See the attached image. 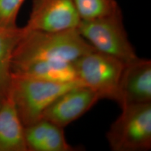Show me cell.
<instances>
[{
  "label": "cell",
  "instance_id": "obj_15",
  "mask_svg": "<svg viewBox=\"0 0 151 151\" xmlns=\"http://www.w3.org/2000/svg\"><path fill=\"white\" fill-rule=\"evenodd\" d=\"M2 101H3V99H1V98H0V105L1 104V102H2Z\"/></svg>",
  "mask_w": 151,
  "mask_h": 151
},
{
  "label": "cell",
  "instance_id": "obj_7",
  "mask_svg": "<svg viewBox=\"0 0 151 151\" xmlns=\"http://www.w3.org/2000/svg\"><path fill=\"white\" fill-rule=\"evenodd\" d=\"M100 99L97 92L83 84L62 93L43 111L41 118L65 128L83 116Z\"/></svg>",
  "mask_w": 151,
  "mask_h": 151
},
{
  "label": "cell",
  "instance_id": "obj_1",
  "mask_svg": "<svg viewBox=\"0 0 151 151\" xmlns=\"http://www.w3.org/2000/svg\"><path fill=\"white\" fill-rule=\"evenodd\" d=\"M24 29V35L13 52L11 72L39 61L73 62L95 50L77 28L55 32Z\"/></svg>",
  "mask_w": 151,
  "mask_h": 151
},
{
  "label": "cell",
  "instance_id": "obj_5",
  "mask_svg": "<svg viewBox=\"0 0 151 151\" xmlns=\"http://www.w3.org/2000/svg\"><path fill=\"white\" fill-rule=\"evenodd\" d=\"M79 81L97 92L100 99L118 102V90L125 64L114 57L94 50L73 62Z\"/></svg>",
  "mask_w": 151,
  "mask_h": 151
},
{
  "label": "cell",
  "instance_id": "obj_4",
  "mask_svg": "<svg viewBox=\"0 0 151 151\" xmlns=\"http://www.w3.org/2000/svg\"><path fill=\"white\" fill-rule=\"evenodd\" d=\"M106 133L113 151H147L151 148V103L127 105Z\"/></svg>",
  "mask_w": 151,
  "mask_h": 151
},
{
  "label": "cell",
  "instance_id": "obj_6",
  "mask_svg": "<svg viewBox=\"0 0 151 151\" xmlns=\"http://www.w3.org/2000/svg\"><path fill=\"white\" fill-rule=\"evenodd\" d=\"M81 19L73 0H32L28 30L62 31L78 27Z\"/></svg>",
  "mask_w": 151,
  "mask_h": 151
},
{
  "label": "cell",
  "instance_id": "obj_14",
  "mask_svg": "<svg viewBox=\"0 0 151 151\" xmlns=\"http://www.w3.org/2000/svg\"><path fill=\"white\" fill-rule=\"evenodd\" d=\"M24 0H0V26L16 29L17 18Z\"/></svg>",
  "mask_w": 151,
  "mask_h": 151
},
{
  "label": "cell",
  "instance_id": "obj_13",
  "mask_svg": "<svg viewBox=\"0 0 151 151\" xmlns=\"http://www.w3.org/2000/svg\"><path fill=\"white\" fill-rule=\"evenodd\" d=\"M73 2L81 21L109 16L120 8L116 0H73Z\"/></svg>",
  "mask_w": 151,
  "mask_h": 151
},
{
  "label": "cell",
  "instance_id": "obj_12",
  "mask_svg": "<svg viewBox=\"0 0 151 151\" xmlns=\"http://www.w3.org/2000/svg\"><path fill=\"white\" fill-rule=\"evenodd\" d=\"M24 32V27L8 29L0 26V98L2 99L9 96L13 52Z\"/></svg>",
  "mask_w": 151,
  "mask_h": 151
},
{
  "label": "cell",
  "instance_id": "obj_2",
  "mask_svg": "<svg viewBox=\"0 0 151 151\" xmlns=\"http://www.w3.org/2000/svg\"><path fill=\"white\" fill-rule=\"evenodd\" d=\"M82 83H55L12 74L8 97L24 127L41 119L43 111L60 94Z\"/></svg>",
  "mask_w": 151,
  "mask_h": 151
},
{
  "label": "cell",
  "instance_id": "obj_3",
  "mask_svg": "<svg viewBox=\"0 0 151 151\" xmlns=\"http://www.w3.org/2000/svg\"><path fill=\"white\" fill-rule=\"evenodd\" d=\"M77 29L96 50L114 57L124 64L139 58L128 38L120 8L109 16L82 20Z\"/></svg>",
  "mask_w": 151,
  "mask_h": 151
},
{
  "label": "cell",
  "instance_id": "obj_10",
  "mask_svg": "<svg viewBox=\"0 0 151 151\" xmlns=\"http://www.w3.org/2000/svg\"><path fill=\"white\" fill-rule=\"evenodd\" d=\"M24 125L9 97L0 105V151H27Z\"/></svg>",
  "mask_w": 151,
  "mask_h": 151
},
{
  "label": "cell",
  "instance_id": "obj_9",
  "mask_svg": "<svg viewBox=\"0 0 151 151\" xmlns=\"http://www.w3.org/2000/svg\"><path fill=\"white\" fill-rule=\"evenodd\" d=\"M27 151H75L68 143L64 128L41 118L24 128Z\"/></svg>",
  "mask_w": 151,
  "mask_h": 151
},
{
  "label": "cell",
  "instance_id": "obj_8",
  "mask_svg": "<svg viewBox=\"0 0 151 151\" xmlns=\"http://www.w3.org/2000/svg\"><path fill=\"white\" fill-rule=\"evenodd\" d=\"M120 106L151 103V61L137 58L125 64L118 90Z\"/></svg>",
  "mask_w": 151,
  "mask_h": 151
},
{
  "label": "cell",
  "instance_id": "obj_11",
  "mask_svg": "<svg viewBox=\"0 0 151 151\" xmlns=\"http://www.w3.org/2000/svg\"><path fill=\"white\" fill-rule=\"evenodd\" d=\"M12 74L62 83H81L72 62H36L13 71Z\"/></svg>",
  "mask_w": 151,
  "mask_h": 151
}]
</instances>
